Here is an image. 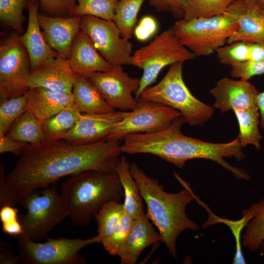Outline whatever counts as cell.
<instances>
[{"mask_svg": "<svg viewBox=\"0 0 264 264\" xmlns=\"http://www.w3.org/2000/svg\"><path fill=\"white\" fill-rule=\"evenodd\" d=\"M19 200L14 192L8 184L4 172V166L0 164V207L5 205L14 206Z\"/></svg>", "mask_w": 264, "mask_h": 264, "instance_id": "40", "label": "cell"}, {"mask_svg": "<svg viewBox=\"0 0 264 264\" xmlns=\"http://www.w3.org/2000/svg\"><path fill=\"white\" fill-rule=\"evenodd\" d=\"M136 107L127 111L124 118L118 122L107 140L120 141L127 135L134 133H153L168 128L180 112L166 105L137 99Z\"/></svg>", "mask_w": 264, "mask_h": 264, "instance_id": "11", "label": "cell"}, {"mask_svg": "<svg viewBox=\"0 0 264 264\" xmlns=\"http://www.w3.org/2000/svg\"><path fill=\"white\" fill-rule=\"evenodd\" d=\"M21 262L18 255H14L10 244L1 242L0 244V264H15Z\"/></svg>", "mask_w": 264, "mask_h": 264, "instance_id": "43", "label": "cell"}, {"mask_svg": "<svg viewBox=\"0 0 264 264\" xmlns=\"http://www.w3.org/2000/svg\"><path fill=\"white\" fill-rule=\"evenodd\" d=\"M27 108L41 122L45 120L74 104L72 93L37 87L25 94Z\"/></svg>", "mask_w": 264, "mask_h": 264, "instance_id": "22", "label": "cell"}, {"mask_svg": "<svg viewBox=\"0 0 264 264\" xmlns=\"http://www.w3.org/2000/svg\"><path fill=\"white\" fill-rule=\"evenodd\" d=\"M68 62L76 74L85 77L96 72L109 71L113 67L100 55L90 39L81 30L74 39Z\"/></svg>", "mask_w": 264, "mask_h": 264, "instance_id": "20", "label": "cell"}, {"mask_svg": "<svg viewBox=\"0 0 264 264\" xmlns=\"http://www.w3.org/2000/svg\"><path fill=\"white\" fill-rule=\"evenodd\" d=\"M17 238L18 256L25 264H84L86 261L79 252L87 246L98 243L95 236L85 239H48L43 242Z\"/></svg>", "mask_w": 264, "mask_h": 264, "instance_id": "10", "label": "cell"}, {"mask_svg": "<svg viewBox=\"0 0 264 264\" xmlns=\"http://www.w3.org/2000/svg\"><path fill=\"white\" fill-rule=\"evenodd\" d=\"M248 208L252 217L244 229L241 242L245 248L256 252L264 241V198L252 203Z\"/></svg>", "mask_w": 264, "mask_h": 264, "instance_id": "28", "label": "cell"}, {"mask_svg": "<svg viewBox=\"0 0 264 264\" xmlns=\"http://www.w3.org/2000/svg\"><path fill=\"white\" fill-rule=\"evenodd\" d=\"M157 29L156 22L151 16H145L135 27L134 33L136 38L140 41H145L152 36Z\"/></svg>", "mask_w": 264, "mask_h": 264, "instance_id": "41", "label": "cell"}, {"mask_svg": "<svg viewBox=\"0 0 264 264\" xmlns=\"http://www.w3.org/2000/svg\"><path fill=\"white\" fill-rule=\"evenodd\" d=\"M130 172L147 205V216L157 228L170 254L176 258V243L179 235L187 229H199L186 213L187 205L196 198L195 194L189 184L176 173L175 176L184 188L170 193L164 191L157 179L148 176L135 163L131 164Z\"/></svg>", "mask_w": 264, "mask_h": 264, "instance_id": "3", "label": "cell"}, {"mask_svg": "<svg viewBox=\"0 0 264 264\" xmlns=\"http://www.w3.org/2000/svg\"><path fill=\"white\" fill-rule=\"evenodd\" d=\"M231 76L248 81L252 77L264 74V60L247 61L231 66Z\"/></svg>", "mask_w": 264, "mask_h": 264, "instance_id": "38", "label": "cell"}, {"mask_svg": "<svg viewBox=\"0 0 264 264\" xmlns=\"http://www.w3.org/2000/svg\"><path fill=\"white\" fill-rule=\"evenodd\" d=\"M196 57L182 44L172 27L156 36L148 44L133 53L129 64L143 70L135 98L138 99L141 93L155 81L165 66Z\"/></svg>", "mask_w": 264, "mask_h": 264, "instance_id": "7", "label": "cell"}, {"mask_svg": "<svg viewBox=\"0 0 264 264\" xmlns=\"http://www.w3.org/2000/svg\"><path fill=\"white\" fill-rule=\"evenodd\" d=\"M145 0H119L115 10L114 22L122 37L132 38L138 13Z\"/></svg>", "mask_w": 264, "mask_h": 264, "instance_id": "30", "label": "cell"}, {"mask_svg": "<svg viewBox=\"0 0 264 264\" xmlns=\"http://www.w3.org/2000/svg\"><path fill=\"white\" fill-rule=\"evenodd\" d=\"M186 122L183 116L176 119L167 128L153 133H134L126 136L121 144L122 153L127 154H149L182 168L189 160L202 158L216 162L237 178L249 180L243 170L234 167L225 157L237 161L245 154L238 139L226 143L205 142L183 134L182 126Z\"/></svg>", "mask_w": 264, "mask_h": 264, "instance_id": "2", "label": "cell"}, {"mask_svg": "<svg viewBox=\"0 0 264 264\" xmlns=\"http://www.w3.org/2000/svg\"><path fill=\"white\" fill-rule=\"evenodd\" d=\"M226 11L237 23L227 44L240 41L264 44V11L261 8L244 0H236Z\"/></svg>", "mask_w": 264, "mask_h": 264, "instance_id": "16", "label": "cell"}, {"mask_svg": "<svg viewBox=\"0 0 264 264\" xmlns=\"http://www.w3.org/2000/svg\"><path fill=\"white\" fill-rule=\"evenodd\" d=\"M131 164L125 156H120L115 167L124 196L125 212L134 220L145 214L143 198L137 184L130 172Z\"/></svg>", "mask_w": 264, "mask_h": 264, "instance_id": "24", "label": "cell"}, {"mask_svg": "<svg viewBox=\"0 0 264 264\" xmlns=\"http://www.w3.org/2000/svg\"><path fill=\"white\" fill-rule=\"evenodd\" d=\"M145 213L134 220L132 226L117 256L122 264H134L142 252L149 246L162 241Z\"/></svg>", "mask_w": 264, "mask_h": 264, "instance_id": "21", "label": "cell"}, {"mask_svg": "<svg viewBox=\"0 0 264 264\" xmlns=\"http://www.w3.org/2000/svg\"><path fill=\"white\" fill-rule=\"evenodd\" d=\"M80 30L90 39L100 55L113 66L129 65L132 44L122 37L113 21L92 16L82 17Z\"/></svg>", "mask_w": 264, "mask_h": 264, "instance_id": "12", "label": "cell"}, {"mask_svg": "<svg viewBox=\"0 0 264 264\" xmlns=\"http://www.w3.org/2000/svg\"><path fill=\"white\" fill-rule=\"evenodd\" d=\"M122 151L120 141L104 140L75 144L64 139L27 144L6 175L18 200L59 179L88 170L114 171Z\"/></svg>", "mask_w": 264, "mask_h": 264, "instance_id": "1", "label": "cell"}, {"mask_svg": "<svg viewBox=\"0 0 264 264\" xmlns=\"http://www.w3.org/2000/svg\"><path fill=\"white\" fill-rule=\"evenodd\" d=\"M253 4L259 6L260 8L262 7V5L264 3V0H242Z\"/></svg>", "mask_w": 264, "mask_h": 264, "instance_id": "48", "label": "cell"}, {"mask_svg": "<svg viewBox=\"0 0 264 264\" xmlns=\"http://www.w3.org/2000/svg\"><path fill=\"white\" fill-rule=\"evenodd\" d=\"M76 75L68 60L58 55L46 60L31 72L28 86L29 89L41 87L72 93Z\"/></svg>", "mask_w": 264, "mask_h": 264, "instance_id": "18", "label": "cell"}, {"mask_svg": "<svg viewBox=\"0 0 264 264\" xmlns=\"http://www.w3.org/2000/svg\"><path fill=\"white\" fill-rule=\"evenodd\" d=\"M119 0H76L74 16H92L113 21Z\"/></svg>", "mask_w": 264, "mask_h": 264, "instance_id": "32", "label": "cell"}, {"mask_svg": "<svg viewBox=\"0 0 264 264\" xmlns=\"http://www.w3.org/2000/svg\"><path fill=\"white\" fill-rule=\"evenodd\" d=\"M29 0L27 4L28 20L26 31L20 40L29 56L31 71L38 68L46 60L58 55L45 41L38 20V4Z\"/></svg>", "mask_w": 264, "mask_h": 264, "instance_id": "19", "label": "cell"}, {"mask_svg": "<svg viewBox=\"0 0 264 264\" xmlns=\"http://www.w3.org/2000/svg\"><path fill=\"white\" fill-rule=\"evenodd\" d=\"M261 8L264 11V3L263 5H262Z\"/></svg>", "mask_w": 264, "mask_h": 264, "instance_id": "50", "label": "cell"}, {"mask_svg": "<svg viewBox=\"0 0 264 264\" xmlns=\"http://www.w3.org/2000/svg\"><path fill=\"white\" fill-rule=\"evenodd\" d=\"M13 206L5 205L0 207V220L1 223L18 220V210Z\"/></svg>", "mask_w": 264, "mask_h": 264, "instance_id": "45", "label": "cell"}, {"mask_svg": "<svg viewBox=\"0 0 264 264\" xmlns=\"http://www.w3.org/2000/svg\"><path fill=\"white\" fill-rule=\"evenodd\" d=\"M239 125L240 132L237 139L242 148L252 145L257 149L260 148V142L262 138L260 133V114L257 107L233 110Z\"/></svg>", "mask_w": 264, "mask_h": 264, "instance_id": "27", "label": "cell"}, {"mask_svg": "<svg viewBox=\"0 0 264 264\" xmlns=\"http://www.w3.org/2000/svg\"><path fill=\"white\" fill-rule=\"evenodd\" d=\"M264 60V44L250 42L249 61L258 62Z\"/></svg>", "mask_w": 264, "mask_h": 264, "instance_id": "46", "label": "cell"}, {"mask_svg": "<svg viewBox=\"0 0 264 264\" xmlns=\"http://www.w3.org/2000/svg\"><path fill=\"white\" fill-rule=\"evenodd\" d=\"M28 0H0V19L20 35L23 33V9Z\"/></svg>", "mask_w": 264, "mask_h": 264, "instance_id": "33", "label": "cell"}, {"mask_svg": "<svg viewBox=\"0 0 264 264\" xmlns=\"http://www.w3.org/2000/svg\"><path fill=\"white\" fill-rule=\"evenodd\" d=\"M259 250L261 255L264 256V241L261 244Z\"/></svg>", "mask_w": 264, "mask_h": 264, "instance_id": "49", "label": "cell"}, {"mask_svg": "<svg viewBox=\"0 0 264 264\" xmlns=\"http://www.w3.org/2000/svg\"><path fill=\"white\" fill-rule=\"evenodd\" d=\"M82 17H52L39 14L44 37L58 55L68 60L73 41L80 30Z\"/></svg>", "mask_w": 264, "mask_h": 264, "instance_id": "17", "label": "cell"}, {"mask_svg": "<svg viewBox=\"0 0 264 264\" xmlns=\"http://www.w3.org/2000/svg\"><path fill=\"white\" fill-rule=\"evenodd\" d=\"M82 113L76 105L73 104L52 117L41 122L44 141L62 139L75 126Z\"/></svg>", "mask_w": 264, "mask_h": 264, "instance_id": "25", "label": "cell"}, {"mask_svg": "<svg viewBox=\"0 0 264 264\" xmlns=\"http://www.w3.org/2000/svg\"><path fill=\"white\" fill-rule=\"evenodd\" d=\"M2 231L9 235L17 236L23 234V228L20 221L18 220L10 222L2 223Z\"/></svg>", "mask_w": 264, "mask_h": 264, "instance_id": "44", "label": "cell"}, {"mask_svg": "<svg viewBox=\"0 0 264 264\" xmlns=\"http://www.w3.org/2000/svg\"><path fill=\"white\" fill-rule=\"evenodd\" d=\"M125 212L123 203L115 200L106 203L95 215L97 222L98 243H102L112 234Z\"/></svg>", "mask_w": 264, "mask_h": 264, "instance_id": "29", "label": "cell"}, {"mask_svg": "<svg viewBox=\"0 0 264 264\" xmlns=\"http://www.w3.org/2000/svg\"><path fill=\"white\" fill-rule=\"evenodd\" d=\"M216 52L220 63L231 66L249 61L250 42H235L220 47Z\"/></svg>", "mask_w": 264, "mask_h": 264, "instance_id": "35", "label": "cell"}, {"mask_svg": "<svg viewBox=\"0 0 264 264\" xmlns=\"http://www.w3.org/2000/svg\"><path fill=\"white\" fill-rule=\"evenodd\" d=\"M6 135L27 144L36 145L44 141L42 122L28 109L15 121Z\"/></svg>", "mask_w": 264, "mask_h": 264, "instance_id": "26", "label": "cell"}, {"mask_svg": "<svg viewBox=\"0 0 264 264\" xmlns=\"http://www.w3.org/2000/svg\"><path fill=\"white\" fill-rule=\"evenodd\" d=\"M27 144L17 141L8 137L5 134L0 132V153H12L21 155Z\"/></svg>", "mask_w": 264, "mask_h": 264, "instance_id": "42", "label": "cell"}, {"mask_svg": "<svg viewBox=\"0 0 264 264\" xmlns=\"http://www.w3.org/2000/svg\"><path fill=\"white\" fill-rule=\"evenodd\" d=\"M72 93L74 104L83 113H109L116 110L85 76L76 74Z\"/></svg>", "mask_w": 264, "mask_h": 264, "instance_id": "23", "label": "cell"}, {"mask_svg": "<svg viewBox=\"0 0 264 264\" xmlns=\"http://www.w3.org/2000/svg\"><path fill=\"white\" fill-rule=\"evenodd\" d=\"M86 77L115 110L129 111L136 107L137 99L133 94L139 88L140 79L130 77L121 66H113L109 71L96 72Z\"/></svg>", "mask_w": 264, "mask_h": 264, "instance_id": "13", "label": "cell"}, {"mask_svg": "<svg viewBox=\"0 0 264 264\" xmlns=\"http://www.w3.org/2000/svg\"><path fill=\"white\" fill-rule=\"evenodd\" d=\"M60 195L72 223L87 226L106 203L120 202L124 192L115 170H88L63 181Z\"/></svg>", "mask_w": 264, "mask_h": 264, "instance_id": "4", "label": "cell"}, {"mask_svg": "<svg viewBox=\"0 0 264 264\" xmlns=\"http://www.w3.org/2000/svg\"><path fill=\"white\" fill-rule=\"evenodd\" d=\"M127 111L82 113L75 126L62 139L82 144L106 140L115 126L123 120Z\"/></svg>", "mask_w": 264, "mask_h": 264, "instance_id": "14", "label": "cell"}, {"mask_svg": "<svg viewBox=\"0 0 264 264\" xmlns=\"http://www.w3.org/2000/svg\"><path fill=\"white\" fill-rule=\"evenodd\" d=\"M19 202L27 211L20 220L23 234L19 237L34 241L46 238L68 217L64 200L54 187L41 192L33 191L20 198Z\"/></svg>", "mask_w": 264, "mask_h": 264, "instance_id": "8", "label": "cell"}, {"mask_svg": "<svg viewBox=\"0 0 264 264\" xmlns=\"http://www.w3.org/2000/svg\"><path fill=\"white\" fill-rule=\"evenodd\" d=\"M256 105L260 114V126L264 128V90L259 92L256 97Z\"/></svg>", "mask_w": 264, "mask_h": 264, "instance_id": "47", "label": "cell"}, {"mask_svg": "<svg viewBox=\"0 0 264 264\" xmlns=\"http://www.w3.org/2000/svg\"><path fill=\"white\" fill-rule=\"evenodd\" d=\"M236 0H188L183 19L209 18L224 13Z\"/></svg>", "mask_w": 264, "mask_h": 264, "instance_id": "31", "label": "cell"}, {"mask_svg": "<svg viewBox=\"0 0 264 264\" xmlns=\"http://www.w3.org/2000/svg\"><path fill=\"white\" fill-rule=\"evenodd\" d=\"M27 109L25 94L0 101V132L6 134L15 121Z\"/></svg>", "mask_w": 264, "mask_h": 264, "instance_id": "34", "label": "cell"}, {"mask_svg": "<svg viewBox=\"0 0 264 264\" xmlns=\"http://www.w3.org/2000/svg\"><path fill=\"white\" fill-rule=\"evenodd\" d=\"M156 10L171 13L176 18H183L188 0H149Z\"/></svg>", "mask_w": 264, "mask_h": 264, "instance_id": "39", "label": "cell"}, {"mask_svg": "<svg viewBox=\"0 0 264 264\" xmlns=\"http://www.w3.org/2000/svg\"><path fill=\"white\" fill-rule=\"evenodd\" d=\"M183 63L170 65L161 80L145 89L139 98L170 107L180 112L190 125L202 126L212 117L214 107L198 100L190 91L183 79Z\"/></svg>", "mask_w": 264, "mask_h": 264, "instance_id": "5", "label": "cell"}, {"mask_svg": "<svg viewBox=\"0 0 264 264\" xmlns=\"http://www.w3.org/2000/svg\"><path fill=\"white\" fill-rule=\"evenodd\" d=\"M172 28L182 44L197 57L210 55L224 45L237 23L226 11L209 18L180 19Z\"/></svg>", "mask_w": 264, "mask_h": 264, "instance_id": "6", "label": "cell"}, {"mask_svg": "<svg viewBox=\"0 0 264 264\" xmlns=\"http://www.w3.org/2000/svg\"><path fill=\"white\" fill-rule=\"evenodd\" d=\"M43 10L52 17L74 16L76 0H35Z\"/></svg>", "mask_w": 264, "mask_h": 264, "instance_id": "37", "label": "cell"}, {"mask_svg": "<svg viewBox=\"0 0 264 264\" xmlns=\"http://www.w3.org/2000/svg\"><path fill=\"white\" fill-rule=\"evenodd\" d=\"M134 220L126 212L123 213L111 236L102 243L109 254L117 255L129 234Z\"/></svg>", "mask_w": 264, "mask_h": 264, "instance_id": "36", "label": "cell"}, {"mask_svg": "<svg viewBox=\"0 0 264 264\" xmlns=\"http://www.w3.org/2000/svg\"><path fill=\"white\" fill-rule=\"evenodd\" d=\"M31 65L27 52L14 32L0 44V100L20 96L29 89Z\"/></svg>", "mask_w": 264, "mask_h": 264, "instance_id": "9", "label": "cell"}, {"mask_svg": "<svg viewBox=\"0 0 264 264\" xmlns=\"http://www.w3.org/2000/svg\"><path fill=\"white\" fill-rule=\"evenodd\" d=\"M210 93L215 99L214 108L222 113L257 107L256 97L259 92L248 81L224 77L217 82Z\"/></svg>", "mask_w": 264, "mask_h": 264, "instance_id": "15", "label": "cell"}]
</instances>
